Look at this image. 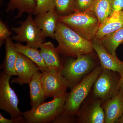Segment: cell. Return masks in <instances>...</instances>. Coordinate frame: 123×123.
I'll list each match as a JSON object with an SVG mask.
<instances>
[{
	"label": "cell",
	"instance_id": "6da1fadb",
	"mask_svg": "<svg viewBox=\"0 0 123 123\" xmlns=\"http://www.w3.org/2000/svg\"><path fill=\"white\" fill-rule=\"evenodd\" d=\"M55 38L58 43L57 50L66 57L76 58L93 52L92 42L85 39L63 23L57 22Z\"/></svg>",
	"mask_w": 123,
	"mask_h": 123
},
{
	"label": "cell",
	"instance_id": "7a4b0ae2",
	"mask_svg": "<svg viewBox=\"0 0 123 123\" xmlns=\"http://www.w3.org/2000/svg\"><path fill=\"white\" fill-rule=\"evenodd\" d=\"M69 57L63 62L61 72L68 82V88L71 89L100 63L93 52L76 58Z\"/></svg>",
	"mask_w": 123,
	"mask_h": 123
},
{
	"label": "cell",
	"instance_id": "3957f363",
	"mask_svg": "<svg viewBox=\"0 0 123 123\" xmlns=\"http://www.w3.org/2000/svg\"><path fill=\"white\" fill-rule=\"evenodd\" d=\"M103 70L100 65H98L71 89L66 99L63 113L76 116L80 107L89 96L94 82Z\"/></svg>",
	"mask_w": 123,
	"mask_h": 123
},
{
	"label": "cell",
	"instance_id": "277c9868",
	"mask_svg": "<svg viewBox=\"0 0 123 123\" xmlns=\"http://www.w3.org/2000/svg\"><path fill=\"white\" fill-rule=\"evenodd\" d=\"M58 21L66 24L85 39L92 42L95 37L100 23L93 11H75L66 16L60 17Z\"/></svg>",
	"mask_w": 123,
	"mask_h": 123
},
{
	"label": "cell",
	"instance_id": "5b68a950",
	"mask_svg": "<svg viewBox=\"0 0 123 123\" xmlns=\"http://www.w3.org/2000/svg\"><path fill=\"white\" fill-rule=\"evenodd\" d=\"M68 94L66 91L54 97L51 101L43 103L36 107L23 112L26 123H52L63 111Z\"/></svg>",
	"mask_w": 123,
	"mask_h": 123
},
{
	"label": "cell",
	"instance_id": "8992f818",
	"mask_svg": "<svg viewBox=\"0 0 123 123\" xmlns=\"http://www.w3.org/2000/svg\"><path fill=\"white\" fill-rule=\"evenodd\" d=\"M11 76L1 72L0 75V108L10 115L18 123H26L18 107V99L10 84Z\"/></svg>",
	"mask_w": 123,
	"mask_h": 123
},
{
	"label": "cell",
	"instance_id": "52a82bcc",
	"mask_svg": "<svg viewBox=\"0 0 123 123\" xmlns=\"http://www.w3.org/2000/svg\"><path fill=\"white\" fill-rule=\"evenodd\" d=\"M18 23L19 27H11V30L17 34L12 37V39L20 43L26 42L27 46L31 47L40 48L45 42V38L35 24L32 14H29L25 20Z\"/></svg>",
	"mask_w": 123,
	"mask_h": 123
},
{
	"label": "cell",
	"instance_id": "ba28073f",
	"mask_svg": "<svg viewBox=\"0 0 123 123\" xmlns=\"http://www.w3.org/2000/svg\"><path fill=\"white\" fill-rule=\"evenodd\" d=\"M115 72L103 69L93 86L92 97L102 102L114 97L119 91V79Z\"/></svg>",
	"mask_w": 123,
	"mask_h": 123
},
{
	"label": "cell",
	"instance_id": "9c48e42d",
	"mask_svg": "<svg viewBox=\"0 0 123 123\" xmlns=\"http://www.w3.org/2000/svg\"><path fill=\"white\" fill-rule=\"evenodd\" d=\"M102 102L88 96L80 107L76 115V123H105Z\"/></svg>",
	"mask_w": 123,
	"mask_h": 123
},
{
	"label": "cell",
	"instance_id": "30bf717a",
	"mask_svg": "<svg viewBox=\"0 0 123 123\" xmlns=\"http://www.w3.org/2000/svg\"><path fill=\"white\" fill-rule=\"evenodd\" d=\"M41 81L46 98L55 97L66 92L68 84L61 72L49 69L42 72Z\"/></svg>",
	"mask_w": 123,
	"mask_h": 123
},
{
	"label": "cell",
	"instance_id": "8fae6325",
	"mask_svg": "<svg viewBox=\"0 0 123 123\" xmlns=\"http://www.w3.org/2000/svg\"><path fill=\"white\" fill-rule=\"evenodd\" d=\"M15 68L17 77L12 79L11 82L22 85L29 84L33 75L40 70L31 60L20 53L15 63Z\"/></svg>",
	"mask_w": 123,
	"mask_h": 123
},
{
	"label": "cell",
	"instance_id": "7c38bea8",
	"mask_svg": "<svg viewBox=\"0 0 123 123\" xmlns=\"http://www.w3.org/2000/svg\"><path fill=\"white\" fill-rule=\"evenodd\" d=\"M92 43L94 50L96 52L103 69L120 73L123 69V62L120 60L117 55L109 53L99 40L94 38Z\"/></svg>",
	"mask_w": 123,
	"mask_h": 123
},
{
	"label": "cell",
	"instance_id": "4fadbf2b",
	"mask_svg": "<svg viewBox=\"0 0 123 123\" xmlns=\"http://www.w3.org/2000/svg\"><path fill=\"white\" fill-rule=\"evenodd\" d=\"M102 107L105 114V123H115L123 114V92L119 90L111 99L103 102Z\"/></svg>",
	"mask_w": 123,
	"mask_h": 123
},
{
	"label": "cell",
	"instance_id": "5bb4252c",
	"mask_svg": "<svg viewBox=\"0 0 123 123\" xmlns=\"http://www.w3.org/2000/svg\"><path fill=\"white\" fill-rule=\"evenodd\" d=\"M60 17L55 10L36 15L34 20L44 38L55 39V32Z\"/></svg>",
	"mask_w": 123,
	"mask_h": 123
},
{
	"label": "cell",
	"instance_id": "9a60e30c",
	"mask_svg": "<svg viewBox=\"0 0 123 123\" xmlns=\"http://www.w3.org/2000/svg\"><path fill=\"white\" fill-rule=\"evenodd\" d=\"M40 53L48 69L61 72L63 62L59 52L52 42H44L40 48Z\"/></svg>",
	"mask_w": 123,
	"mask_h": 123
},
{
	"label": "cell",
	"instance_id": "2e32d148",
	"mask_svg": "<svg viewBox=\"0 0 123 123\" xmlns=\"http://www.w3.org/2000/svg\"><path fill=\"white\" fill-rule=\"evenodd\" d=\"M123 27V11L115 12L100 25L95 38L100 39Z\"/></svg>",
	"mask_w": 123,
	"mask_h": 123
},
{
	"label": "cell",
	"instance_id": "e0dca14e",
	"mask_svg": "<svg viewBox=\"0 0 123 123\" xmlns=\"http://www.w3.org/2000/svg\"><path fill=\"white\" fill-rule=\"evenodd\" d=\"M42 73L39 71L36 73L29 84L30 89L31 106L34 108L44 102L47 98L41 81Z\"/></svg>",
	"mask_w": 123,
	"mask_h": 123
},
{
	"label": "cell",
	"instance_id": "ac0fdd59",
	"mask_svg": "<svg viewBox=\"0 0 123 123\" xmlns=\"http://www.w3.org/2000/svg\"><path fill=\"white\" fill-rule=\"evenodd\" d=\"M12 40V39L9 38L5 42V56L1 65L2 72L11 76L17 75L15 70V64L19 54Z\"/></svg>",
	"mask_w": 123,
	"mask_h": 123
},
{
	"label": "cell",
	"instance_id": "d6986e66",
	"mask_svg": "<svg viewBox=\"0 0 123 123\" xmlns=\"http://www.w3.org/2000/svg\"><path fill=\"white\" fill-rule=\"evenodd\" d=\"M36 6V0H9L6 12L17 10L18 13L14 18L18 19L24 13L34 14Z\"/></svg>",
	"mask_w": 123,
	"mask_h": 123
},
{
	"label": "cell",
	"instance_id": "ffe728a7",
	"mask_svg": "<svg viewBox=\"0 0 123 123\" xmlns=\"http://www.w3.org/2000/svg\"><path fill=\"white\" fill-rule=\"evenodd\" d=\"M14 45L19 53L31 60L39 67L42 72L48 70L38 49L34 48L27 45L24 46L20 42L14 43Z\"/></svg>",
	"mask_w": 123,
	"mask_h": 123
},
{
	"label": "cell",
	"instance_id": "44dd1931",
	"mask_svg": "<svg viewBox=\"0 0 123 123\" xmlns=\"http://www.w3.org/2000/svg\"><path fill=\"white\" fill-rule=\"evenodd\" d=\"M99 40L109 53L116 55L117 49L120 44L123 43V27Z\"/></svg>",
	"mask_w": 123,
	"mask_h": 123
},
{
	"label": "cell",
	"instance_id": "7402d4cb",
	"mask_svg": "<svg viewBox=\"0 0 123 123\" xmlns=\"http://www.w3.org/2000/svg\"><path fill=\"white\" fill-rule=\"evenodd\" d=\"M113 0H96L90 10L98 18L100 25L110 16Z\"/></svg>",
	"mask_w": 123,
	"mask_h": 123
},
{
	"label": "cell",
	"instance_id": "603a6c76",
	"mask_svg": "<svg viewBox=\"0 0 123 123\" xmlns=\"http://www.w3.org/2000/svg\"><path fill=\"white\" fill-rule=\"evenodd\" d=\"M75 0H55V10L60 17L75 12Z\"/></svg>",
	"mask_w": 123,
	"mask_h": 123
},
{
	"label": "cell",
	"instance_id": "cb8c5ba5",
	"mask_svg": "<svg viewBox=\"0 0 123 123\" xmlns=\"http://www.w3.org/2000/svg\"><path fill=\"white\" fill-rule=\"evenodd\" d=\"M36 6L34 14L43 13L55 10V0H36Z\"/></svg>",
	"mask_w": 123,
	"mask_h": 123
},
{
	"label": "cell",
	"instance_id": "d4e9b609",
	"mask_svg": "<svg viewBox=\"0 0 123 123\" xmlns=\"http://www.w3.org/2000/svg\"><path fill=\"white\" fill-rule=\"evenodd\" d=\"M96 0H75V11H84L90 10Z\"/></svg>",
	"mask_w": 123,
	"mask_h": 123
},
{
	"label": "cell",
	"instance_id": "484cf974",
	"mask_svg": "<svg viewBox=\"0 0 123 123\" xmlns=\"http://www.w3.org/2000/svg\"><path fill=\"white\" fill-rule=\"evenodd\" d=\"M12 34L7 26L1 19L0 20V46L4 43V41L10 38Z\"/></svg>",
	"mask_w": 123,
	"mask_h": 123
},
{
	"label": "cell",
	"instance_id": "4316f807",
	"mask_svg": "<svg viewBox=\"0 0 123 123\" xmlns=\"http://www.w3.org/2000/svg\"><path fill=\"white\" fill-rule=\"evenodd\" d=\"M52 123H76V116L66 114L62 112L55 118Z\"/></svg>",
	"mask_w": 123,
	"mask_h": 123
},
{
	"label": "cell",
	"instance_id": "83f0119b",
	"mask_svg": "<svg viewBox=\"0 0 123 123\" xmlns=\"http://www.w3.org/2000/svg\"><path fill=\"white\" fill-rule=\"evenodd\" d=\"M123 11V0H113L110 15L117 11Z\"/></svg>",
	"mask_w": 123,
	"mask_h": 123
},
{
	"label": "cell",
	"instance_id": "f1b7e54d",
	"mask_svg": "<svg viewBox=\"0 0 123 123\" xmlns=\"http://www.w3.org/2000/svg\"><path fill=\"white\" fill-rule=\"evenodd\" d=\"M0 123H18L17 121L14 119L11 118L9 119L4 117L1 113H0Z\"/></svg>",
	"mask_w": 123,
	"mask_h": 123
},
{
	"label": "cell",
	"instance_id": "f546056e",
	"mask_svg": "<svg viewBox=\"0 0 123 123\" xmlns=\"http://www.w3.org/2000/svg\"><path fill=\"white\" fill-rule=\"evenodd\" d=\"M120 76L118 84V88L119 90H122L123 92V69L120 73L119 74Z\"/></svg>",
	"mask_w": 123,
	"mask_h": 123
},
{
	"label": "cell",
	"instance_id": "4dcf8cb0",
	"mask_svg": "<svg viewBox=\"0 0 123 123\" xmlns=\"http://www.w3.org/2000/svg\"><path fill=\"white\" fill-rule=\"evenodd\" d=\"M117 123H123V114L117 121Z\"/></svg>",
	"mask_w": 123,
	"mask_h": 123
},
{
	"label": "cell",
	"instance_id": "1f68e13d",
	"mask_svg": "<svg viewBox=\"0 0 123 123\" xmlns=\"http://www.w3.org/2000/svg\"><path fill=\"white\" fill-rule=\"evenodd\" d=\"M3 1L4 0H0V4L1 6H2L3 4Z\"/></svg>",
	"mask_w": 123,
	"mask_h": 123
}]
</instances>
